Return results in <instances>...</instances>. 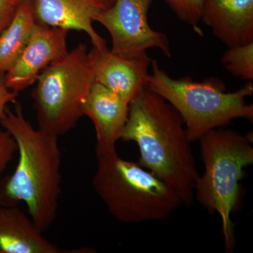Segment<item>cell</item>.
<instances>
[{
    "label": "cell",
    "instance_id": "1",
    "mask_svg": "<svg viewBox=\"0 0 253 253\" xmlns=\"http://www.w3.org/2000/svg\"><path fill=\"white\" fill-rule=\"evenodd\" d=\"M12 136L19 154L14 173L0 181V206L26 204L30 217L45 232L57 217L61 193L59 136L33 126L16 102L0 121Z\"/></svg>",
    "mask_w": 253,
    "mask_h": 253
},
{
    "label": "cell",
    "instance_id": "2",
    "mask_svg": "<svg viewBox=\"0 0 253 253\" xmlns=\"http://www.w3.org/2000/svg\"><path fill=\"white\" fill-rule=\"evenodd\" d=\"M121 139L134 141L139 164L191 205L199 174L185 125L175 109L161 96L145 89L129 104Z\"/></svg>",
    "mask_w": 253,
    "mask_h": 253
},
{
    "label": "cell",
    "instance_id": "3",
    "mask_svg": "<svg viewBox=\"0 0 253 253\" xmlns=\"http://www.w3.org/2000/svg\"><path fill=\"white\" fill-rule=\"evenodd\" d=\"M93 188L110 214L125 224L166 219L183 205L177 193L140 164L120 157L116 146L97 144Z\"/></svg>",
    "mask_w": 253,
    "mask_h": 253
},
{
    "label": "cell",
    "instance_id": "4",
    "mask_svg": "<svg viewBox=\"0 0 253 253\" xmlns=\"http://www.w3.org/2000/svg\"><path fill=\"white\" fill-rule=\"evenodd\" d=\"M146 89L169 103L180 115L190 141L199 140L211 129L228 126L238 118L253 119V81L239 90L227 92L224 82L216 78L196 81L189 77L171 78L152 60Z\"/></svg>",
    "mask_w": 253,
    "mask_h": 253
},
{
    "label": "cell",
    "instance_id": "5",
    "mask_svg": "<svg viewBox=\"0 0 253 253\" xmlns=\"http://www.w3.org/2000/svg\"><path fill=\"white\" fill-rule=\"evenodd\" d=\"M199 140L205 169L195 187L196 199L210 212L220 216L224 246L231 253L235 246L231 212L239 198L244 169L253 163L252 136L216 128Z\"/></svg>",
    "mask_w": 253,
    "mask_h": 253
},
{
    "label": "cell",
    "instance_id": "6",
    "mask_svg": "<svg viewBox=\"0 0 253 253\" xmlns=\"http://www.w3.org/2000/svg\"><path fill=\"white\" fill-rule=\"evenodd\" d=\"M88 51L79 43L40 75L31 94L39 129L63 135L84 116L83 106L94 83Z\"/></svg>",
    "mask_w": 253,
    "mask_h": 253
},
{
    "label": "cell",
    "instance_id": "7",
    "mask_svg": "<svg viewBox=\"0 0 253 253\" xmlns=\"http://www.w3.org/2000/svg\"><path fill=\"white\" fill-rule=\"evenodd\" d=\"M154 0H115L109 9L101 11L95 18L109 32L111 51L115 54L134 58L156 48L171 58L168 36L150 26L148 14Z\"/></svg>",
    "mask_w": 253,
    "mask_h": 253
},
{
    "label": "cell",
    "instance_id": "8",
    "mask_svg": "<svg viewBox=\"0 0 253 253\" xmlns=\"http://www.w3.org/2000/svg\"><path fill=\"white\" fill-rule=\"evenodd\" d=\"M69 31L37 23L22 52L4 73L6 85L18 93L36 83L48 66L68 54Z\"/></svg>",
    "mask_w": 253,
    "mask_h": 253
},
{
    "label": "cell",
    "instance_id": "9",
    "mask_svg": "<svg viewBox=\"0 0 253 253\" xmlns=\"http://www.w3.org/2000/svg\"><path fill=\"white\" fill-rule=\"evenodd\" d=\"M94 81L121 96L128 104L146 89L152 62L147 53L130 58L115 54L107 46L88 51Z\"/></svg>",
    "mask_w": 253,
    "mask_h": 253
},
{
    "label": "cell",
    "instance_id": "10",
    "mask_svg": "<svg viewBox=\"0 0 253 253\" xmlns=\"http://www.w3.org/2000/svg\"><path fill=\"white\" fill-rule=\"evenodd\" d=\"M201 21L228 47L253 42V0H205Z\"/></svg>",
    "mask_w": 253,
    "mask_h": 253
},
{
    "label": "cell",
    "instance_id": "11",
    "mask_svg": "<svg viewBox=\"0 0 253 253\" xmlns=\"http://www.w3.org/2000/svg\"><path fill=\"white\" fill-rule=\"evenodd\" d=\"M36 22L68 31L83 32L92 46L102 48L106 41L95 31L93 22L104 11L96 0H33Z\"/></svg>",
    "mask_w": 253,
    "mask_h": 253
},
{
    "label": "cell",
    "instance_id": "12",
    "mask_svg": "<svg viewBox=\"0 0 253 253\" xmlns=\"http://www.w3.org/2000/svg\"><path fill=\"white\" fill-rule=\"evenodd\" d=\"M129 106L121 96L94 81L83 106V115L94 124L96 144L116 146L127 121Z\"/></svg>",
    "mask_w": 253,
    "mask_h": 253
},
{
    "label": "cell",
    "instance_id": "13",
    "mask_svg": "<svg viewBox=\"0 0 253 253\" xmlns=\"http://www.w3.org/2000/svg\"><path fill=\"white\" fill-rule=\"evenodd\" d=\"M62 253L17 206H0V253Z\"/></svg>",
    "mask_w": 253,
    "mask_h": 253
},
{
    "label": "cell",
    "instance_id": "14",
    "mask_svg": "<svg viewBox=\"0 0 253 253\" xmlns=\"http://www.w3.org/2000/svg\"><path fill=\"white\" fill-rule=\"evenodd\" d=\"M36 24L33 0H24L0 33V74H4L17 60Z\"/></svg>",
    "mask_w": 253,
    "mask_h": 253
},
{
    "label": "cell",
    "instance_id": "15",
    "mask_svg": "<svg viewBox=\"0 0 253 253\" xmlns=\"http://www.w3.org/2000/svg\"><path fill=\"white\" fill-rule=\"evenodd\" d=\"M226 71L243 81H253V42L232 46L221 58Z\"/></svg>",
    "mask_w": 253,
    "mask_h": 253
},
{
    "label": "cell",
    "instance_id": "16",
    "mask_svg": "<svg viewBox=\"0 0 253 253\" xmlns=\"http://www.w3.org/2000/svg\"><path fill=\"white\" fill-rule=\"evenodd\" d=\"M181 21L192 27L198 34L203 36L199 26L201 20L205 0H164Z\"/></svg>",
    "mask_w": 253,
    "mask_h": 253
},
{
    "label": "cell",
    "instance_id": "17",
    "mask_svg": "<svg viewBox=\"0 0 253 253\" xmlns=\"http://www.w3.org/2000/svg\"><path fill=\"white\" fill-rule=\"evenodd\" d=\"M17 151V145L6 130L0 129V177Z\"/></svg>",
    "mask_w": 253,
    "mask_h": 253
},
{
    "label": "cell",
    "instance_id": "18",
    "mask_svg": "<svg viewBox=\"0 0 253 253\" xmlns=\"http://www.w3.org/2000/svg\"><path fill=\"white\" fill-rule=\"evenodd\" d=\"M24 0H0V33L12 21L18 8Z\"/></svg>",
    "mask_w": 253,
    "mask_h": 253
},
{
    "label": "cell",
    "instance_id": "19",
    "mask_svg": "<svg viewBox=\"0 0 253 253\" xmlns=\"http://www.w3.org/2000/svg\"><path fill=\"white\" fill-rule=\"evenodd\" d=\"M18 94L8 87L4 74H0V121L4 117L7 105L9 103L16 102Z\"/></svg>",
    "mask_w": 253,
    "mask_h": 253
},
{
    "label": "cell",
    "instance_id": "20",
    "mask_svg": "<svg viewBox=\"0 0 253 253\" xmlns=\"http://www.w3.org/2000/svg\"><path fill=\"white\" fill-rule=\"evenodd\" d=\"M114 1L115 0H96V1L99 3L104 11L111 7L114 3Z\"/></svg>",
    "mask_w": 253,
    "mask_h": 253
}]
</instances>
